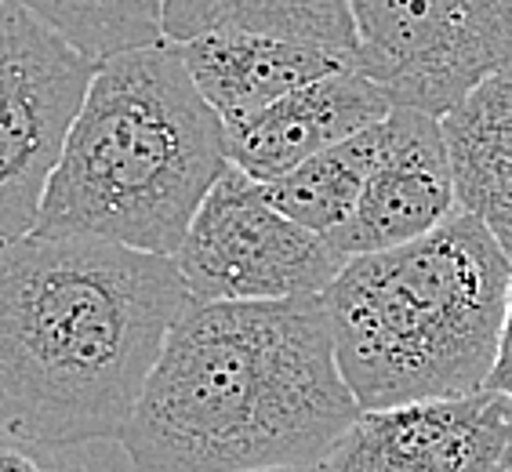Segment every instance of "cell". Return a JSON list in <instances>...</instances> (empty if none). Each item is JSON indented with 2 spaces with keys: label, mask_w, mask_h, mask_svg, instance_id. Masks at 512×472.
Wrapping results in <instances>:
<instances>
[{
  "label": "cell",
  "mask_w": 512,
  "mask_h": 472,
  "mask_svg": "<svg viewBox=\"0 0 512 472\" xmlns=\"http://www.w3.org/2000/svg\"><path fill=\"white\" fill-rule=\"evenodd\" d=\"M360 414L320 295L189 302L120 443L135 472L324 465Z\"/></svg>",
  "instance_id": "cell-1"
},
{
  "label": "cell",
  "mask_w": 512,
  "mask_h": 472,
  "mask_svg": "<svg viewBox=\"0 0 512 472\" xmlns=\"http://www.w3.org/2000/svg\"><path fill=\"white\" fill-rule=\"evenodd\" d=\"M186 305L175 255L37 233L0 244V429L120 443Z\"/></svg>",
  "instance_id": "cell-2"
},
{
  "label": "cell",
  "mask_w": 512,
  "mask_h": 472,
  "mask_svg": "<svg viewBox=\"0 0 512 472\" xmlns=\"http://www.w3.org/2000/svg\"><path fill=\"white\" fill-rule=\"evenodd\" d=\"M226 168V120L175 40L117 51L95 62L33 233L175 255Z\"/></svg>",
  "instance_id": "cell-3"
},
{
  "label": "cell",
  "mask_w": 512,
  "mask_h": 472,
  "mask_svg": "<svg viewBox=\"0 0 512 472\" xmlns=\"http://www.w3.org/2000/svg\"><path fill=\"white\" fill-rule=\"evenodd\" d=\"M512 255L473 211L400 247L345 258L324 309L338 367L364 411L487 389Z\"/></svg>",
  "instance_id": "cell-4"
},
{
  "label": "cell",
  "mask_w": 512,
  "mask_h": 472,
  "mask_svg": "<svg viewBox=\"0 0 512 472\" xmlns=\"http://www.w3.org/2000/svg\"><path fill=\"white\" fill-rule=\"evenodd\" d=\"M189 302H276L324 295L345 255L269 200L266 182L229 160L175 251Z\"/></svg>",
  "instance_id": "cell-5"
},
{
  "label": "cell",
  "mask_w": 512,
  "mask_h": 472,
  "mask_svg": "<svg viewBox=\"0 0 512 472\" xmlns=\"http://www.w3.org/2000/svg\"><path fill=\"white\" fill-rule=\"evenodd\" d=\"M353 19L356 66L433 117L512 66V0H353Z\"/></svg>",
  "instance_id": "cell-6"
},
{
  "label": "cell",
  "mask_w": 512,
  "mask_h": 472,
  "mask_svg": "<svg viewBox=\"0 0 512 472\" xmlns=\"http://www.w3.org/2000/svg\"><path fill=\"white\" fill-rule=\"evenodd\" d=\"M95 59L22 0H0V244L33 233Z\"/></svg>",
  "instance_id": "cell-7"
},
{
  "label": "cell",
  "mask_w": 512,
  "mask_h": 472,
  "mask_svg": "<svg viewBox=\"0 0 512 472\" xmlns=\"http://www.w3.org/2000/svg\"><path fill=\"white\" fill-rule=\"evenodd\" d=\"M324 472H512V396L480 389L364 411Z\"/></svg>",
  "instance_id": "cell-8"
},
{
  "label": "cell",
  "mask_w": 512,
  "mask_h": 472,
  "mask_svg": "<svg viewBox=\"0 0 512 472\" xmlns=\"http://www.w3.org/2000/svg\"><path fill=\"white\" fill-rule=\"evenodd\" d=\"M389 135L349 222L327 236L345 258L400 247L462 211L444 117L393 106Z\"/></svg>",
  "instance_id": "cell-9"
},
{
  "label": "cell",
  "mask_w": 512,
  "mask_h": 472,
  "mask_svg": "<svg viewBox=\"0 0 512 472\" xmlns=\"http://www.w3.org/2000/svg\"><path fill=\"white\" fill-rule=\"evenodd\" d=\"M393 106L389 91L360 66L335 69L251 117L226 124L229 160L258 182H273L295 171L302 160L385 120Z\"/></svg>",
  "instance_id": "cell-10"
},
{
  "label": "cell",
  "mask_w": 512,
  "mask_h": 472,
  "mask_svg": "<svg viewBox=\"0 0 512 472\" xmlns=\"http://www.w3.org/2000/svg\"><path fill=\"white\" fill-rule=\"evenodd\" d=\"M178 51L204 99L218 109L226 124L251 117L309 80L356 66L353 51L251 30L200 33L193 40H182Z\"/></svg>",
  "instance_id": "cell-11"
},
{
  "label": "cell",
  "mask_w": 512,
  "mask_h": 472,
  "mask_svg": "<svg viewBox=\"0 0 512 472\" xmlns=\"http://www.w3.org/2000/svg\"><path fill=\"white\" fill-rule=\"evenodd\" d=\"M444 128L462 207L480 215L512 255V66L469 91Z\"/></svg>",
  "instance_id": "cell-12"
},
{
  "label": "cell",
  "mask_w": 512,
  "mask_h": 472,
  "mask_svg": "<svg viewBox=\"0 0 512 472\" xmlns=\"http://www.w3.org/2000/svg\"><path fill=\"white\" fill-rule=\"evenodd\" d=\"M215 30L316 40L356 55L353 0H164L168 40L182 44Z\"/></svg>",
  "instance_id": "cell-13"
},
{
  "label": "cell",
  "mask_w": 512,
  "mask_h": 472,
  "mask_svg": "<svg viewBox=\"0 0 512 472\" xmlns=\"http://www.w3.org/2000/svg\"><path fill=\"white\" fill-rule=\"evenodd\" d=\"M385 120L342 138L324 153L302 160L295 171L266 182L269 200L295 222L331 236L342 222H349V215L364 197L367 178L375 171L385 149V135H389Z\"/></svg>",
  "instance_id": "cell-14"
},
{
  "label": "cell",
  "mask_w": 512,
  "mask_h": 472,
  "mask_svg": "<svg viewBox=\"0 0 512 472\" xmlns=\"http://www.w3.org/2000/svg\"><path fill=\"white\" fill-rule=\"evenodd\" d=\"M88 59L164 40V0H22Z\"/></svg>",
  "instance_id": "cell-15"
},
{
  "label": "cell",
  "mask_w": 512,
  "mask_h": 472,
  "mask_svg": "<svg viewBox=\"0 0 512 472\" xmlns=\"http://www.w3.org/2000/svg\"><path fill=\"white\" fill-rule=\"evenodd\" d=\"M487 389L512 396V280H509V302H505V324H502V345H498V360L487 378Z\"/></svg>",
  "instance_id": "cell-16"
},
{
  "label": "cell",
  "mask_w": 512,
  "mask_h": 472,
  "mask_svg": "<svg viewBox=\"0 0 512 472\" xmlns=\"http://www.w3.org/2000/svg\"><path fill=\"white\" fill-rule=\"evenodd\" d=\"M0 472H51L37 454L19 443H0Z\"/></svg>",
  "instance_id": "cell-17"
},
{
  "label": "cell",
  "mask_w": 512,
  "mask_h": 472,
  "mask_svg": "<svg viewBox=\"0 0 512 472\" xmlns=\"http://www.w3.org/2000/svg\"><path fill=\"white\" fill-rule=\"evenodd\" d=\"M240 472H324V465H269V469H240Z\"/></svg>",
  "instance_id": "cell-18"
}]
</instances>
